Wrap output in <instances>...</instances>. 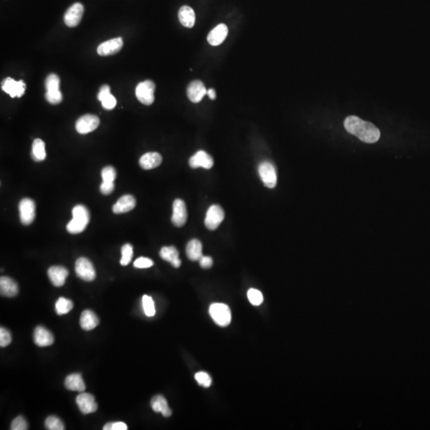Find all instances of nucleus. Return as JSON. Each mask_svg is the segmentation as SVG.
<instances>
[{
    "label": "nucleus",
    "mask_w": 430,
    "mask_h": 430,
    "mask_svg": "<svg viewBox=\"0 0 430 430\" xmlns=\"http://www.w3.org/2000/svg\"><path fill=\"white\" fill-rule=\"evenodd\" d=\"M179 20L180 24L187 28H192L195 24V14L189 6H184L179 11Z\"/></svg>",
    "instance_id": "obj_29"
},
{
    "label": "nucleus",
    "mask_w": 430,
    "mask_h": 430,
    "mask_svg": "<svg viewBox=\"0 0 430 430\" xmlns=\"http://www.w3.org/2000/svg\"><path fill=\"white\" fill-rule=\"evenodd\" d=\"M12 343V335L10 331L7 328H0V346L2 347H7Z\"/></svg>",
    "instance_id": "obj_41"
},
{
    "label": "nucleus",
    "mask_w": 430,
    "mask_h": 430,
    "mask_svg": "<svg viewBox=\"0 0 430 430\" xmlns=\"http://www.w3.org/2000/svg\"><path fill=\"white\" fill-rule=\"evenodd\" d=\"M45 86L47 91L58 90L60 86V78L57 74H50L45 81Z\"/></svg>",
    "instance_id": "obj_35"
},
{
    "label": "nucleus",
    "mask_w": 430,
    "mask_h": 430,
    "mask_svg": "<svg viewBox=\"0 0 430 430\" xmlns=\"http://www.w3.org/2000/svg\"><path fill=\"white\" fill-rule=\"evenodd\" d=\"M19 210L22 224L25 226L31 225L35 218V202L31 199H22L19 206Z\"/></svg>",
    "instance_id": "obj_9"
},
{
    "label": "nucleus",
    "mask_w": 430,
    "mask_h": 430,
    "mask_svg": "<svg viewBox=\"0 0 430 430\" xmlns=\"http://www.w3.org/2000/svg\"><path fill=\"white\" fill-rule=\"evenodd\" d=\"M101 177L104 182H114L116 177L115 168L111 166L105 167L101 172Z\"/></svg>",
    "instance_id": "obj_39"
},
{
    "label": "nucleus",
    "mask_w": 430,
    "mask_h": 430,
    "mask_svg": "<svg viewBox=\"0 0 430 430\" xmlns=\"http://www.w3.org/2000/svg\"><path fill=\"white\" fill-rule=\"evenodd\" d=\"M99 324V319L93 311L85 310L81 313L80 319V325L85 331H91L94 329Z\"/></svg>",
    "instance_id": "obj_25"
},
{
    "label": "nucleus",
    "mask_w": 430,
    "mask_h": 430,
    "mask_svg": "<svg viewBox=\"0 0 430 430\" xmlns=\"http://www.w3.org/2000/svg\"><path fill=\"white\" fill-rule=\"evenodd\" d=\"M0 294L5 297H15L19 294L18 283L8 276L0 278Z\"/></svg>",
    "instance_id": "obj_20"
},
{
    "label": "nucleus",
    "mask_w": 430,
    "mask_h": 430,
    "mask_svg": "<svg viewBox=\"0 0 430 430\" xmlns=\"http://www.w3.org/2000/svg\"><path fill=\"white\" fill-rule=\"evenodd\" d=\"M97 98L101 101L103 108L112 110L116 105V100L110 93V88L107 85H102L99 91Z\"/></svg>",
    "instance_id": "obj_23"
},
{
    "label": "nucleus",
    "mask_w": 430,
    "mask_h": 430,
    "mask_svg": "<svg viewBox=\"0 0 430 430\" xmlns=\"http://www.w3.org/2000/svg\"><path fill=\"white\" fill-rule=\"evenodd\" d=\"M73 219L68 223L66 229L72 234H80L85 230L90 219L89 210L83 205H77L72 210Z\"/></svg>",
    "instance_id": "obj_2"
},
{
    "label": "nucleus",
    "mask_w": 430,
    "mask_h": 430,
    "mask_svg": "<svg viewBox=\"0 0 430 430\" xmlns=\"http://www.w3.org/2000/svg\"><path fill=\"white\" fill-rule=\"evenodd\" d=\"M11 429L12 430H27L28 429V424L27 420L23 416H19L16 418L14 419L11 424Z\"/></svg>",
    "instance_id": "obj_40"
},
{
    "label": "nucleus",
    "mask_w": 430,
    "mask_h": 430,
    "mask_svg": "<svg viewBox=\"0 0 430 430\" xmlns=\"http://www.w3.org/2000/svg\"><path fill=\"white\" fill-rule=\"evenodd\" d=\"M162 156L158 153H148L139 159V165L145 170H151L160 166L162 163Z\"/></svg>",
    "instance_id": "obj_22"
},
{
    "label": "nucleus",
    "mask_w": 430,
    "mask_h": 430,
    "mask_svg": "<svg viewBox=\"0 0 430 430\" xmlns=\"http://www.w3.org/2000/svg\"><path fill=\"white\" fill-rule=\"evenodd\" d=\"M225 214L222 207L212 205L207 210L205 218V226L210 230H215L223 221Z\"/></svg>",
    "instance_id": "obj_7"
},
{
    "label": "nucleus",
    "mask_w": 430,
    "mask_h": 430,
    "mask_svg": "<svg viewBox=\"0 0 430 430\" xmlns=\"http://www.w3.org/2000/svg\"><path fill=\"white\" fill-rule=\"evenodd\" d=\"M228 28L225 24H221L214 27L207 36V41L211 46L216 47L223 43L227 37Z\"/></svg>",
    "instance_id": "obj_19"
},
{
    "label": "nucleus",
    "mask_w": 430,
    "mask_h": 430,
    "mask_svg": "<svg viewBox=\"0 0 430 430\" xmlns=\"http://www.w3.org/2000/svg\"><path fill=\"white\" fill-rule=\"evenodd\" d=\"M69 272L63 266H51L49 268L48 276L50 281L56 287H61L66 283Z\"/></svg>",
    "instance_id": "obj_18"
},
{
    "label": "nucleus",
    "mask_w": 430,
    "mask_h": 430,
    "mask_svg": "<svg viewBox=\"0 0 430 430\" xmlns=\"http://www.w3.org/2000/svg\"><path fill=\"white\" fill-rule=\"evenodd\" d=\"M191 168H203L205 169H210L214 165V160L210 155L207 154L204 151H199L191 157L189 160Z\"/></svg>",
    "instance_id": "obj_16"
},
{
    "label": "nucleus",
    "mask_w": 430,
    "mask_h": 430,
    "mask_svg": "<svg viewBox=\"0 0 430 430\" xmlns=\"http://www.w3.org/2000/svg\"><path fill=\"white\" fill-rule=\"evenodd\" d=\"M2 89L12 97H21L25 92L26 84L24 81H16L8 77L3 81Z\"/></svg>",
    "instance_id": "obj_13"
},
{
    "label": "nucleus",
    "mask_w": 430,
    "mask_h": 430,
    "mask_svg": "<svg viewBox=\"0 0 430 430\" xmlns=\"http://www.w3.org/2000/svg\"><path fill=\"white\" fill-rule=\"evenodd\" d=\"M45 97L49 103L52 104H58L62 101V94L59 89L58 90L47 91Z\"/></svg>",
    "instance_id": "obj_37"
},
{
    "label": "nucleus",
    "mask_w": 430,
    "mask_h": 430,
    "mask_svg": "<svg viewBox=\"0 0 430 430\" xmlns=\"http://www.w3.org/2000/svg\"><path fill=\"white\" fill-rule=\"evenodd\" d=\"M75 272L77 276L85 281H93L96 278V271L93 264L89 259L80 257L75 264Z\"/></svg>",
    "instance_id": "obj_5"
},
{
    "label": "nucleus",
    "mask_w": 430,
    "mask_h": 430,
    "mask_svg": "<svg viewBox=\"0 0 430 430\" xmlns=\"http://www.w3.org/2000/svg\"><path fill=\"white\" fill-rule=\"evenodd\" d=\"M104 430H112V422L107 423L106 424H104V428H103Z\"/></svg>",
    "instance_id": "obj_47"
},
{
    "label": "nucleus",
    "mask_w": 430,
    "mask_h": 430,
    "mask_svg": "<svg viewBox=\"0 0 430 430\" xmlns=\"http://www.w3.org/2000/svg\"><path fill=\"white\" fill-rule=\"evenodd\" d=\"M187 97L191 101L199 103L203 100L205 95L207 94V90L202 81L195 80L187 87Z\"/></svg>",
    "instance_id": "obj_15"
},
{
    "label": "nucleus",
    "mask_w": 430,
    "mask_h": 430,
    "mask_svg": "<svg viewBox=\"0 0 430 430\" xmlns=\"http://www.w3.org/2000/svg\"><path fill=\"white\" fill-rule=\"evenodd\" d=\"M123 42L122 38H116L106 41L97 47V53L100 56H110L116 54L123 47Z\"/></svg>",
    "instance_id": "obj_14"
},
{
    "label": "nucleus",
    "mask_w": 430,
    "mask_h": 430,
    "mask_svg": "<svg viewBox=\"0 0 430 430\" xmlns=\"http://www.w3.org/2000/svg\"><path fill=\"white\" fill-rule=\"evenodd\" d=\"M186 253L190 260L192 261L199 260L203 257V245L198 239L190 241L186 248Z\"/></svg>",
    "instance_id": "obj_27"
},
{
    "label": "nucleus",
    "mask_w": 430,
    "mask_h": 430,
    "mask_svg": "<svg viewBox=\"0 0 430 430\" xmlns=\"http://www.w3.org/2000/svg\"><path fill=\"white\" fill-rule=\"evenodd\" d=\"M160 255L161 258L170 262L175 268H179L181 265V260L179 257V252L176 247H163L160 250Z\"/></svg>",
    "instance_id": "obj_24"
},
{
    "label": "nucleus",
    "mask_w": 430,
    "mask_h": 430,
    "mask_svg": "<svg viewBox=\"0 0 430 430\" xmlns=\"http://www.w3.org/2000/svg\"><path fill=\"white\" fill-rule=\"evenodd\" d=\"M247 296H248L249 302L254 306H259L262 304L263 301H264L262 294L259 290H255V289H250L248 291Z\"/></svg>",
    "instance_id": "obj_36"
},
{
    "label": "nucleus",
    "mask_w": 430,
    "mask_h": 430,
    "mask_svg": "<svg viewBox=\"0 0 430 430\" xmlns=\"http://www.w3.org/2000/svg\"><path fill=\"white\" fill-rule=\"evenodd\" d=\"M344 127L349 133L367 144L375 143L380 138V131L376 126L355 116L346 118Z\"/></svg>",
    "instance_id": "obj_1"
},
{
    "label": "nucleus",
    "mask_w": 430,
    "mask_h": 430,
    "mask_svg": "<svg viewBox=\"0 0 430 430\" xmlns=\"http://www.w3.org/2000/svg\"><path fill=\"white\" fill-rule=\"evenodd\" d=\"M74 308V304L70 300L60 297L55 304V310L57 314L65 315L70 313Z\"/></svg>",
    "instance_id": "obj_31"
},
{
    "label": "nucleus",
    "mask_w": 430,
    "mask_h": 430,
    "mask_svg": "<svg viewBox=\"0 0 430 430\" xmlns=\"http://www.w3.org/2000/svg\"><path fill=\"white\" fill-rule=\"evenodd\" d=\"M114 190L113 182H102V184H100V191L101 194L104 195H110L112 193Z\"/></svg>",
    "instance_id": "obj_43"
},
{
    "label": "nucleus",
    "mask_w": 430,
    "mask_h": 430,
    "mask_svg": "<svg viewBox=\"0 0 430 430\" xmlns=\"http://www.w3.org/2000/svg\"><path fill=\"white\" fill-rule=\"evenodd\" d=\"M210 317L218 326L227 327L231 322V312L230 308L224 304L215 303L210 305L209 309Z\"/></svg>",
    "instance_id": "obj_3"
},
{
    "label": "nucleus",
    "mask_w": 430,
    "mask_h": 430,
    "mask_svg": "<svg viewBox=\"0 0 430 430\" xmlns=\"http://www.w3.org/2000/svg\"><path fill=\"white\" fill-rule=\"evenodd\" d=\"M151 405L156 413H161L165 417H171L172 410L168 406L166 398L162 395H157L151 401Z\"/></svg>",
    "instance_id": "obj_26"
},
{
    "label": "nucleus",
    "mask_w": 430,
    "mask_h": 430,
    "mask_svg": "<svg viewBox=\"0 0 430 430\" xmlns=\"http://www.w3.org/2000/svg\"><path fill=\"white\" fill-rule=\"evenodd\" d=\"M45 427L49 430H64L65 425L61 419L55 416H50L46 419Z\"/></svg>",
    "instance_id": "obj_33"
},
{
    "label": "nucleus",
    "mask_w": 430,
    "mask_h": 430,
    "mask_svg": "<svg viewBox=\"0 0 430 430\" xmlns=\"http://www.w3.org/2000/svg\"><path fill=\"white\" fill-rule=\"evenodd\" d=\"M258 173L265 187L271 189L276 187L277 176L276 169L271 163L267 161L261 163L258 167Z\"/></svg>",
    "instance_id": "obj_6"
},
{
    "label": "nucleus",
    "mask_w": 430,
    "mask_h": 430,
    "mask_svg": "<svg viewBox=\"0 0 430 430\" xmlns=\"http://www.w3.org/2000/svg\"><path fill=\"white\" fill-rule=\"evenodd\" d=\"M122 257L120 259V264L123 266H126L131 262V258L133 256V248L130 244L123 245L121 249Z\"/></svg>",
    "instance_id": "obj_32"
},
{
    "label": "nucleus",
    "mask_w": 430,
    "mask_h": 430,
    "mask_svg": "<svg viewBox=\"0 0 430 430\" xmlns=\"http://www.w3.org/2000/svg\"><path fill=\"white\" fill-rule=\"evenodd\" d=\"M142 304L145 313L147 317H154L156 314V309H155L154 301L153 298L149 296L145 295L142 298Z\"/></svg>",
    "instance_id": "obj_34"
},
{
    "label": "nucleus",
    "mask_w": 430,
    "mask_h": 430,
    "mask_svg": "<svg viewBox=\"0 0 430 430\" xmlns=\"http://www.w3.org/2000/svg\"><path fill=\"white\" fill-rule=\"evenodd\" d=\"M156 85L150 80L142 81L138 84L135 89V96L139 102L145 105H151L154 102V93Z\"/></svg>",
    "instance_id": "obj_4"
},
{
    "label": "nucleus",
    "mask_w": 430,
    "mask_h": 430,
    "mask_svg": "<svg viewBox=\"0 0 430 430\" xmlns=\"http://www.w3.org/2000/svg\"><path fill=\"white\" fill-rule=\"evenodd\" d=\"M100 124L98 116L86 114L80 117L76 122V130L80 134H87L97 129Z\"/></svg>",
    "instance_id": "obj_8"
},
{
    "label": "nucleus",
    "mask_w": 430,
    "mask_h": 430,
    "mask_svg": "<svg viewBox=\"0 0 430 430\" xmlns=\"http://www.w3.org/2000/svg\"><path fill=\"white\" fill-rule=\"evenodd\" d=\"M154 264L153 260L147 257H141L136 259L134 262V266L138 268H148L153 266Z\"/></svg>",
    "instance_id": "obj_42"
},
{
    "label": "nucleus",
    "mask_w": 430,
    "mask_h": 430,
    "mask_svg": "<svg viewBox=\"0 0 430 430\" xmlns=\"http://www.w3.org/2000/svg\"><path fill=\"white\" fill-rule=\"evenodd\" d=\"M207 94L208 95L209 97L211 100H214V99L216 98V93H215V91L213 89H208Z\"/></svg>",
    "instance_id": "obj_46"
},
{
    "label": "nucleus",
    "mask_w": 430,
    "mask_h": 430,
    "mask_svg": "<svg viewBox=\"0 0 430 430\" xmlns=\"http://www.w3.org/2000/svg\"><path fill=\"white\" fill-rule=\"evenodd\" d=\"M83 13V5L80 3H76L66 11L64 16V22L67 27H77L81 23Z\"/></svg>",
    "instance_id": "obj_10"
},
{
    "label": "nucleus",
    "mask_w": 430,
    "mask_h": 430,
    "mask_svg": "<svg viewBox=\"0 0 430 430\" xmlns=\"http://www.w3.org/2000/svg\"><path fill=\"white\" fill-rule=\"evenodd\" d=\"M66 389L73 391L83 392L85 390V384L80 374H72L68 375L65 380Z\"/></svg>",
    "instance_id": "obj_28"
},
{
    "label": "nucleus",
    "mask_w": 430,
    "mask_h": 430,
    "mask_svg": "<svg viewBox=\"0 0 430 430\" xmlns=\"http://www.w3.org/2000/svg\"><path fill=\"white\" fill-rule=\"evenodd\" d=\"M199 263H200L202 268H210L213 265V260L211 257H208V256H203L199 260Z\"/></svg>",
    "instance_id": "obj_44"
},
{
    "label": "nucleus",
    "mask_w": 430,
    "mask_h": 430,
    "mask_svg": "<svg viewBox=\"0 0 430 430\" xmlns=\"http://www.w3.org/2000/svg\"><path fill=\"white\" fill-rule=\"evenodd\" d=\"M135 207V199L132 195H123L112 207L114 214H123L133 210Z\"/></svg>",
    "instance_id": "obj_21"
},
{
    "label": "nucleus",
    "mask_w": 430,
    "mask_h": 430,
    "mask_svg": "<svg viewBox=\"0 0 430 430\" xmlns=\"http://www.w3.org/2000/svg\"><path fill=\"white\" fill-rule=\"evenodd\" d=\"M195 378L198 383L200 386H203V387H210V385L212 383V379L210 378V375L204 371L196 373Z\"/></svg>",
    "instance_id": "obj_38"
},
{
    "label": "nucleus",
    "mask_w": 430,
    "mask_h": 430,
    "mask_svg": "<svg viewBox=\"0 0 430 430\" xmlns=\"http://www.w3.org/2000/svg\"><path fill=\"white\" fill-rule=\"evenodd\" d=\"M31 157L36 162L43 161L47 158V153H46V145L44 141L41 139H35L32 145V153Z\"/></svg>",
    "instance_id": "obj_30"
},
{
    "label": "nucleus",
    "mask_w": 430,
    "mask_h": 430,
    "mask_svg": "<svg viewBox=\"0 0 430 430\" xmlns=\"http://www.w3.org/2000/svg\"><path fill=\"white\" fill-rule=\"evenodd\" d=\"M77 406L83 414L94 413L97 409V404L93 394L82 393L76 398Z\"/></svg>",
    "instance_id": "obj_11"
},
{
    "label": "nucleus",
    "mask_w": 430,
    "mask_h": 430,
    "mask_svg": "<svg viewBox=\"0 0 430 430\" xmlns=\"http://www.w3.org/2000/svg\"><path fill=\"white\" fill-rule=\"evenodd\" d=\"M34 341L39 347H48L54 344V337L47 328L39 326L35 328L34 332Z\"/></svg>",
    "instance_id": "obj_17"
},
{
    "label": "nucleus",
    "mask_w": 430,
    "mask_h": 430,
    "mask_svg": "<svg viewBox=\"0 0 430 430\" xmlns=\"http://www.w3.org/2000/svg\"><path fill=\"white\" fill-rule=\"evenodd\" d=\"M127 429V424L121 421L117 422H112V430H126Z\"/></svg>",
    "instance_id": "obj_45"
},
{
    "label": "nucleus",
    "mask_w": 430,
    "mask_h": 430,
    "mask_svg": "<svg viewBox=\"0 0 430 430\" xmlns=\"http://www.w3.org/2000/svg\"><path fill=\"white\" fill-rule=\"evenodd\" d=\"M187 220V211L185 203L182 199H176L173 203L172 222L177 227L185 225Z\"/></svg>",
    "instance_id": "obj_12"
}]
</instances>
